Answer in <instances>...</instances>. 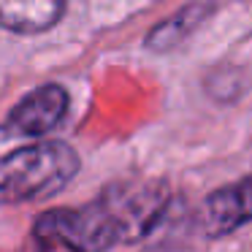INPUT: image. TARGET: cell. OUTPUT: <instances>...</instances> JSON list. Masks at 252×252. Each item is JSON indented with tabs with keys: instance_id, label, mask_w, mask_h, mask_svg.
<instances>
[{
	"instance_id": "6da1fadb",
	"label": "cell",
	"mask_w": 252,
	"mask_h": 252,
	"mask_svg": "<svg viewBox=\"0 0 252 252\" xmlns=\"http://www.w3.org/2000/svg\"><path fill=\"white\" fill-rule=\"evenodd\" d=\"M168 206L163 185H114L84 209H57L33 225L46 250H109L141 241Z\"/></svg>"
},
{
	"instance_id": "7a4b0ae2",
	"label": "cell",
	"mask_w": 252,
	"mask_h": 252,
	"mask_svg": "<svg viewBox=\"0 0 252 252\" xmlns=\"http://www.w3.org/2000/svg\"><path fill=\"white\" fill-rule=\"evenodd\" d=\"M79 171V158L68 144L46 141L0 158V206L46 198L63 190Z\"/></svg>"
},
{
	"instance_id": "3957f363",
	"label": "cell",
	"mask_w": 252,
	"mask_h": 252,
	"mask_svg": "<svg viewBox=\"0 0 252 252\" xmlns=\"http://www.w3.org/2000/svg\"><path fill=\"white\" fill-rule=\"evenodd\" d=\"M68 111V93L57 84H46L30 93L8 117V130L17 136H41L52 130Z\"/></svg>"
},
{
	"instance_id": "277c9868",
	"label": "cell",
	"mask_w": 252,
	"mask_h": 252,
	"mask_svg": "<svg viewBox=\"0 0 252 252\" xmlns=\"http://www.w3.org/2000/svg\"><path fill=\"white\" fill-rule=\"evenodd\" d=\"M250 220V179H241L239 185L217 190L206 198V203L198 212V225L206 236H228Z\"/></svg>"
},
{
	"instance_id": "5b68a950",
	"label": "cell",
	"mask_w": 252,
	"mask_h": 252,
	"mask_svg": "<svg viewBox=\"0 0 252 252\" xmlns=\"http://www.w3.org/2000/svg\"><path fill=\"white\" fill-rule=\"evenodd\" d=\"M65 0H0V25L14 33H38L60 19Z\"/></svg>"
},
{
	"instance_id": "8992f818",
	"label": "cell",
	"mask_w": 252,
	"mask_h": 252,
	"mask_svg": "<svg viewBox=\"0 0 252 252\" xmlns=\"http://www.w3.org/2000/svg\"><path fill=\"white\" fill-rule=\"evenodd\" d=\"M206 11H209L206 6H190V8H185V11H179L174 19L158 25V28L149 33L147 46H149V49H155V52L174 49V46L179 44L187 33H192V30L201 25V19L206 17Z\"/></svg>"
}]
</instances>
